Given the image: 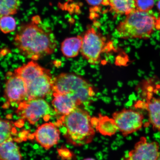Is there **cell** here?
Here are the masks:
<instances>
[{
	"label": "cell",
	"instance_id": "6da1fadb",
	"mask_svg": "<svg viewBox=\"0 0 160 160\" xmlns=\"http://www.w3.org/2000/svg\"><path fill=\"white\" fill-rule=\"evenodd\" d=\"M13 42L22 55L34 61L52 54L57 46L52 31L38 15L19 27Z\"/></svg>",
	"mask_w": 160,
	"mask_h": 160
},
{
	"label": "cell",
	"instance_id": "7a4b0ae2",
	"mask_svg": "<svg viewBox=\"0 0 160 160\" xmlns=\"http://www.w3.org/2000/svg\"><path fill=\"white\" fill-rule=\"evenodd\" d=\"M56 125L62 127L68 142L77 147L91 142L94 137L92 118L87 111L79 107L69 114L61 116Z\"/></svg>",
	"mask_w": 160,
	"mask_h": 160
},
{
	"label": "cell",
	"instance_id": "3957f363",
	"mask_svg": "<svg viewBox=\"0 0 160 160\" xmlns=\"http://www.w3.org/2000/svg\"><path fill=\"white\" fill-rule=\"evenodd\" d=\"M127 16L116 28L121 39H148L156 30H160V18L150 11L136 9Z\"/></svg>",
	"mask_w": 160,
	"mask_h": 160
},
{
	"label": "cell",
	"instance_id": "277c9868",
	"mask_svg": "<svg viewBox=\"0 0 160 160\" xmlns=\"http://www.w3.org/2000/svg\"><path fill=\"white\" fill-rule=\"evenodd\" d=\"M23 79L27 88V99L43 98L52 92L53 78L51 71L32 61L15 70Z\"/></svg>",
	"mask_w": 160,
	"mask_h": 160
},
{
	"label": "cell",
	"instance_id": "5b68a950",
	"mask_svg": "<svg viewBox=\"0 0 160 160\" xmlns=\"http://www.w3.org/2000/svg\"><path fill=\"white\" fill-rule=\"evenodd\" d=\"M54 96L71 93L82 104L89 102L95 94L93 88L83 78L72 73H63L53 78Z\"/></svg>",
	"mask_w": 160,
	"mask_h": 160
},
{
	"label": "cell",
	"instance_id": "8992f818",
	"mask_svg": "<svg viewBox=\"0 0 160 160\" xmlns=\"http://www.w3.org/2000/svg\"><path fill=\"white\" fill-rule=\"evenodd\" d=\"M106 39L93 28L87 30L82 37L80 52L84 58L90 64L99 63L102 53L105 51Z\"/></svg>",
	"mask_w": 160,
	"mask_h": 160
},
{
	"label": "cell",
	"instance_id": "52a82bcc",
	"mask_svg": "<svg viewBox=\"0 0 160 160\" xmlns=\"http://www.w3.org/2000/svg\"><path fill=\"white\" fill-rule=\"evenodd\" d=\"M51 110V106L44 99H27L19 104L17 112L30 124L34 125L42 118L48 120Z\"/></svg>",
	"mask_w": 160,
	"mask_h": 160
},
{
	"label": "cell",
	"instance_id": "ba28073f",
	"mask_svg": "<svg viewBox=\"0 0 160 160\" xmlns=\"http://www.w3.org/2000/svg\"><path fill=\"white\" fill-rule=\"evenodd\" d=\"M112 118L118 130L124 137L141 129L144 118L143 116L139 112L125 108L115 112L113 114Z\"/></svg>",
	"mask_w": 160,
	"mask_h": 160
},
{
	"label": "cell",
	"instance_id": "9c48e42d",
	"mask_svg": "<svg viewBox=\"0 0 160 160\" xmlns=\"http://www.w3.org/2000/svg\"><path fill=\"white\" fill-rule=\"evenodd\" d=\"M4 97L7 104H19L27 99V88L25 82L14 72L6 74Z\"/></svg>",
	"mask_w": 160,
	"mask_h": 160
},
{
	"label": "cell",
	"instance_id": "30bf717a",
	"mask_svg": "<svg viewBox=\"0 0 160 160\" xmlns=\"http://www.w3.org/2000/svg\"><path fill=\"white\" fill-rule=\"evenodd\" d=\"M159 148L157 142H148L145 137H142L122 160H157Z\"/></svg>",
	"mask_w": 160,
	"mask_h": 160
},
{
	"label": "cell",
	"instance_id": "8fae6325",
	"mask_svg": "<svg viewBox=\"0 0 160 160\" xmlns=\"http://www.w3.org/2000/svg\"><path fill=\"white\" fill-rule=\"evenodd\" d=\"M34 135L37 142L45 149L48 150L58 142L60 131L57 125L47 123L38 128Z\"/></svg>",
	"mask_w": 160,
	"mask_h": 160
},
{
	"label": "cell",
	"instance_id": "7c38bea8",
	"mask_svg": "<svg viewBox=\"0 0 160 160\" xmlns=\"http://www.w3.org/2000/svg\"><path fill=\"white\" fill-rule=\"evenodd\" d=\"M138 108L145 109L148 113L149 121L154 131L160 132V100L148 93L145 101H140L136 104Z\"/></svg>",
	"mask_w": 160,
	"mask_h": 160
},
{
	"label": "cell",
	"instance_id": "4fadbf2b",
	"mask_svg": "<svg viewBox=\"0 0 160 160\" xmlns=\"http://www.w3.org/2000/svg\"><path fill=\"white\" fill-rule=\"evenodd\" d=\"M52 102L57 114L63 116L69 114L82 104L74 95L71 93L54 96Z\"/></svg>",
	"mask_w": 160,
	"mask_h": 160
},
{
	"label": "cell",
	"instance_id": "5bb4252c",
	"mask_svg": "<svg viewBox=\"0 0 160 160\" xmlns=\"http://www.w3.org/2000/svg\"><path fill=\"white\" fill-rule=\"evenodd\" d=\"M92 121L96 129L103 135L112 136L118 130L113 118L101 115L98 118H92Z\"/></svg>",
	"mask_w": 160,
	"mask_h": 160
},
{
	"label": "cell",
	"instance_id": "9a60e30c",
	"mask_svg": "<svg viewBox=\"0 0 160 160\" xmlns=\"http://www.w3.org/2000/svg\"><path fill=\"white\" fill-rule=\"evenodd\" d=\"M102 4L109 6L112 11L119 15H127L137 9L136 0H103Z\"/></svg>",
	"mask_w": 160,
	"mask_h": 160
},
{
	"label": "cell",
	"instance_id": "2e32d148",
	"mask_svg": "<svg viewBox=\"0 0 160 160\" xmlns=\"http://www.w3.org/2000/svg\"><path fill=\"white\" fill-rule=\"evenodd\" d=\"M82 41V37L80 35L64 40L61 45V51L63 56L68 58L77 57L81 51Z\"/></svg>",
	"mask_w": 160,
	"mask_h": 160
},
{
	"label": "cell",
	"instance_id": "e0dca14e",
	"mask_svg": "<svg viewBox=\"0 0 160 160\" xmlns=\"http://www.w3.org/2000/svg\"><path fill=\"white\" fill-rule=\"evenodd\" d=\"M18 146L11 140L0 145V160H21Z\"/></svg>",
	"mask_w": 160,
	"mask_h": 160
},
{
	"label": "cell",
	"instance_id": "ac0fdd59",
	"mask_svg": "<svg viewBox=\"0 0 160 160\" xmlns=\"http://www.w3.org/2000/svg\"><path fill=\"white\" fill-rule=\"evenodd\" d=\"M16 132L17 130L12 122L0 119V145L12 140V137Z\"/></svg>",
	"mask_w": 160,
	"mask_h": 160
},
{
	"label": "cell",
	"instance_id": "d6986e66",
	"mask_svg": "<svg viewBox=\"0 0 160 160\" xmlns=\"http://www.w3.org/2000/svg\"><path fill=\"white\" fill-rule=\"evenodd\" d=\"M20 6L19 0H0V17L16 14Z\"/></svg>",
	"mask_w": 160,
	"mask_h": 160
},
{
	"label": "cell",
	"instance_id": "ffe728a7",
	"mask_svg": "<svg viewBox=\"0 0 160 160\" xmlns=\"http://www.w3.org/2000/svg\"><path fill=\"white\" fill-rule=\"evenodd\" d=\"M17 23L14 18L11 15L0 17V30L2 32L7 34L15 31Z\"/></svg>",
	"mask_w": 160,
	"mask_h": 160
},
{
	"label": "cell",
	"instance_id": "44dd1931",
	"mask_svg": "<svg viewBox=\"0 0 160 160\" xmlns=\"http://www.w3.org/2000/svg\"><path fill=\"white\" fill-rule=\"evenodd\" d=\"M154 4V0H136L137 9L141 11H151Z\"/></svg>",
	"mask_w": 160,
	"mask_h": 160
},
{
	"label": "cell",
	"instance_id": "7402d4cb",
	"mask_svg": "<svg viewBox=\"0 0 160 160\" xmlns=\"http://www.w3.org/2000/svg\"><path fill=\"white\" fill-rule=\"evenodd\" d=\"M87 2L92 6H98L102 3L103 0H86Z\"/></svg>",
	"mask_w": 160,
	"mask_h": 160
},
{
	"label": "cell",
	"instance_id": "603a6c76",
	"mask_svg": "<svg viewBox=\"0 0 160 160\" xmlns=\"http://www.w3.org/2000/svg\"><path fill=\"white\" fill-rule=\"evenodd\" d=\"M157 7L158 10L160 13V0L158 2V3H157Z\"/></svg>",
	"mask_w": 160,
	"mask_h": 160
},
{
	"label": "cell",
	"instance_id": "cb8c5ba5",
	"mask_svg": "<svg viewBox=\"0 0 160 160\" xmlns=\"http://www.w3.org/2000/svg\"><path fill=\"white\" fill-rule=\"evenodd\" d=\"M83 160H96L93 158H88L85 159Z\"/></svg>",
	"mask_w": 160,
	"mask_h": 160
},
{
	"label": "cell",
	"instance_id": "d4e9b609",
	"mask_svg": "<svg viewBox=\"0 0 160 160\" xmlns=\"http://www.w3.org/2000/svg\"><path fill=\"white\" fill-rule=\"evenodd\" d=\"M157 160H160V152H159L158 157Z\"/></svg>",
	"mask_w": 160,
	"mask_h": 160
}]
</instances>
